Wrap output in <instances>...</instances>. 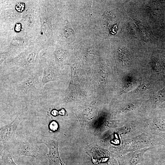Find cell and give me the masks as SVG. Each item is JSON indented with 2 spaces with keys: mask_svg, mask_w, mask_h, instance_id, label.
Segmentation results:
<instances>
[{
  "mask_svg": "<svg viewBox=\"0 0 165 165\" xmlns=\"http://www.w3.org/2000/svg\"><path fill=\"white\" fill-rule=\"evenodd\" d=\"M43 47V46L35 44L29 45L18 55L9 59L7 62L24 68L31 75L38 71L39 53Z\"/></svg>",
  "mask_w": 165,
  "mask_h": 165,
  "instance_id": "cell-1",
  "label": "cell"
},
{
  "mask_svg": "<svg viewBox=\"0 0 165 165\" xmlns=\"http://www.w3.org/2000/svg\"><path fill=\"white\" fill-rule=\"evenodd\" d=\"M40 74V71H38L16 84L14 89L16 93L18 95L26 97L38 92L43 87Z\"/></svg>",
  "mask_w": 165,
  "mask_h": 165,
  "instance_id": "cell-2",
  "label": "cell"
},
{
  "mask_svg": "<svg viewBox=\"0 0 165 165\" xmlns=\"http://www.w3.org/2000/svg\"><path fill=\"white\" fill-rule=\"evenodd\" d=\"M158 145L165 146V140L159 136L144 132L131 139L128 152L155 147Z\"/></svg>",
  "mask_w": 165,
  "mask_h": 165,
  "instance_id": "cell-3",
  "label": "cell"
},
{
  "mask_svg": "<svg viewBox=\"0 0 165 165\" xmlns=\"http://www.w3.org/2000/svg\"><path fill=\"white\" fill-rule=\"evenodd\" d=\"M21 120L20 117L18 116L10 123L1 127L0 141L6 148L15 145L17 143L16 132Z\"/></svg>",
  "mask_w": 165,
  "mask_h": 165,
  "instance_id": "cell-4",
  "label": "cell"
},
{
  "mask_svg": "<svg viewBox=\"0 0 165 165\" xmlns=\"http://www.w3.org/2000/svg\"><path fill=\"white\" fill-rule=\"evenodd\" d=\"M37 140L38 143L44 144L48 148L49 153L46 155L49 160V165H64L59 156L57 141L50 137L42 135L37 137Z\"/></svg>",
  "mask_w": 165,
  "mask_h": 165,
  "instance_id": "cell-5",
  "label": "cell"
},
{
  "mask_svg": "<svg viewBox=\"0 0 165 165\" xmlns=\"http://www.w3.org/2000/svg\"><path fill=\"white\" fill-rule=\"evenodd\" d=\"M15 153L18 156H25L38 158L43 156L45 153L34 141L26 140L16 143Z\"/></svg>",
  "mask_w": 165,
  "mask_h": 165,
  "instance_id": "cell-6",
  "label": "cell"
},
{
  "mask_svg": "<svg viewBox=\"0 0 165 165\" xmlns=\"http://www.w3.org/2000/svg\"><path fill=\"white\" fill-rule=\"evenodd\" d=\"M148 122H126L121 129V133L124 139L132 138L146 132Z\"/></svg>",
  "mask_w": 165,
  "mask_h": 165,
  "instance_id": "cell-7",
  "label": "cell"
},
{
  "mask_svg": "<svg viewBox=\"0 0 165 165\" xmlns=\"http://www.w3.org/2000/svg\"><path fill=\"white\" fill-rule=\"evenodd\" d=\"M48 9V6L44 5L41 7L39 17L40 22V32L44 34L47 39L50 40L53 37L52 27V17Z\"/></svg>",
  "mask_w": 165,
  "mask_h": 165,
  "instance_id": "cell-8",
  "label": "cell"
},
{
  "mask_svg": "<svg viewBox=\"0 0 165 165\" xmlns=\"http://www.w3.org/2000/svg\"><path fill=\"white\" fill-rule=\"evenodd\" d=\"M146 133L159 136L165 140V115H158L148 122Z\"/></svg>",
  "mask_w": 165,
  "mask_h": 165,
  "instance_id": "cell-9",
  "label": "cell"
},
{
  "mask_svg": "<svg viewBox=\"0 0 165 165\" xmlns=\"http://www.w3.org/2000/svg\"><path fill=\"white\" fill-rule=\"evenodd\" d=\"M154 148L150 147L126 153L123 157L124 165H137L141 163L144 160V155L146 152Z\"/></svg>",
  "mask_w": 165,
  "mask_h": 165,
  "instance_id": "cell-10",
  "label": "cell"
},
{
  "mask_svg": "<svg viewBox=\"0 0 165 165\" xmlns=\"http://www.w3.org/2000/svg\"><path fill=\"white\" fill-rule=\"evenodd\" d=\"M56 78V75L52 67L48 64L45 65L43 68L41 79L42 86L48 82L53 81Z\"/></svg>",
  "mask_w": 165,
  "mask_h": 165,
  "instance_id": "cell-11",
  "label": "cell"
},
{
  "mask_svg": "<svg viewBox=\"0 0 165 165\" xmlns=\"http://www.w3.org/2000/svg\"><path fill=\"white\" fill-rule=\"evenodd\" d=\"M25 40L23 38L20 37H16L13 38L12 40L9 47H11L10 49H17L23 46L25 43Z\"/></svg>",
  "mask_w": 165,
  "mask_h": 165,
  "instance_id": "cell-12",
  "label": "cell"
},
{
  "mask_svg": "<svg viewBox=\"0 0 165 165\" xmlns=\"http://www.w3.org/2000/svg\"><path fill=\"white\" fill-rule=\"evenodd\" d=\"M63 29L64 34V36L67 38L72 35L73 30L71 27L70 24L68 20L66 21L65 25Z\"/></svg>",
  "mask_w": 165,
  "mask_h": 165,
  "instance_id": "cell-13",
  "label": "cell"
},
{
  "mask_svg": "<svg viewBox=\"0 0 165 165\" xmlns=\"http://www.w3.org/2000/svg\"><path fill=\"white\" fill-rule=\"evenodd\" d=\"M2 160L5 165H17L14 162L11 155L7 154L3 156Z\"/></svg>",
  "mask_w": 165,
  "mask_h": 165,
  "instance_id": "cell-14",
  "label": "cell"
},
{
  "mask_svg": "<svg viewBox=\"0 0 165 165\" xmlns=\"http://www.w3.org/2000/svg\"><path fill=\"white\" fill-rule=\"evenodd\" d=\"M64 52L63 49L57 47L54 51V55L56 57L59 61H62L64 57Z\"/></svg>",
  "mask_w": 165,
  "mask_h": 165,
  "instance_id": "cell-15",
  "label": "cell"
},
{
  "mask_svg": "<svg viewBox=\"0 0 165 165\" xmlns=\"http://www.w3.org/2000/svg\"><path fill=\"white\" fill-rule=\"evenodd\" d=\"M138 107V105L136 104L132 103L127 104L123 108V111L127 113L134 110Z\"/></svg>",
  "mask_w": 165,
  "mask_h": 165,
  "instance_id": "cell-16",
  "label": "cell"
},
{
  "mask_svg": "<svg viewBox=\"0 0 165 165\" xmlns=\"http://www.w3.org/2000/svg\"><path fill=\"white\" fill-rule=\"evenodd\" d=\"M150 86L149 84L148 83H144L139 85L135 90V92L145 91L149 89Z\"/></svg>",
  "mask_w": 165,
  "mask_h": 165,
  "instance_id": "cell-17",
  "label": "cell"
},
{
  "mask_svg": "<svg viewBox=\"0 0 165 165\" xmlns=\"http://www.w3.org/2000/svg\"><path fill=\"white\" fill-rule=\"evenodd\" d=\"M25 6V4L23 2H19L16 4L15 9L16 11L19 12H22L24 9Z\"/></svg>",
  "mask_w": 165,
  "mask_h": 165,
  "instance_id": "cell-18",
  "label": "cell"
},
{
  "mask_svg": "<svg viewBox=\"0 0 165 165\" xmlns=\"http://www.w3.org/2000/svg\"><path fill=\"white\" fill-rule=\"evenodd\" d=\"M49 128L52 131L56 130L58 128V124L55 121H52L50 122L49 124Z\"/></svg>",
  "mask_w": 165,
  "mask_h": 165,
  "instance_id": "cell-19",
  "label": "cell"
},
{
  "mask_svg": "<svg viewBox=\"0 0 165 165\" xmlns=\"http://www.w3.org/2000/svg\"><path fill=\"white\" fill-rule=\"evenodd\" d=\"M48 115H50V116H57L58 114V112L56 109H53L50 110L47 112Z\"/></svg>",
  "mask_w": 165,
  "mask_h": 165,
  "instance_id": "cell-20",
  "label": "cell"
},
{
  "mask_svg": "<svg viewBox=\"0 0 165 165\" xmlns=\"http://www.w3.org/2000/svg\"><path fill=\"white\" fill-rule=\"evenodd\" d=\"M21 25L20 23H17L15 26V30L16 32H19L20 31L21 29Z\"/></svg>",
  "mask_w": 165,
  "mask_h": 165,
  "instance_id": "cell-21",
  "label": "cell"
},
{
  "mask_svg": "<svg viewBox=\"0 0 165 165\" xmlns=\"http://www.w3.org/2000/svg\"><path fill=\"white\" fill-rule=\"evenodd\" d=\"M59 114L61 115H64L65 114V111L64 109H61L59 112Z\"/></svg>",
  "mask_w": 165,
  "mask_h": 165,
  "instance_id": "cell-22",
  "label": "cell"
},
{
  "mask_svg": "<svg viewBox=\"0 0 165 165\" xmlns=\"http://www.w3.org/2000/svg\"><path fill=\"white\" fill-rule=\"evenodd\" d=\"M159 107L160 108H165V102L160 105Z\"/></svg>",
  "mask_w": 165,
  "mask_h": 165,
  "instance_id": "cell-23",
  "label": "cell"
}]
</instances>
